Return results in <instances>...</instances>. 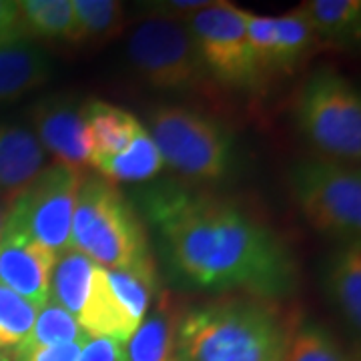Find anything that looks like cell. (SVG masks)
Returning <instances> with one entry per match:
<instances>
[{"label": "cell", "mask_w": 361, "mask_h": 361, "mask_svg": "<svg viewBox=\"0 0 361 361\" xmlns=\"http://www.w3.org/2000/svg\"><path fill=\"white\" fill-rule=\"evenodd\" d=\"M94 263L75 249H65L56 255L49 287V301L77 317L89 291Z\"/></svg>", "instance_id": "7402d4cb"}, {"label": "cell", "mask_w": 361, "mask_h": 361, "mask_svg": "<svg viewBox=\"0 0 361 361\" xmlns=\"http://www.w3.org/2000/svg\"><path fill=\"white\" fill-rule=\"evenodd\" d=\"M185 303L169 291H159L151 310L127 341L129 361H177V339Z\"/></svg>", "instance_id": "5bb4252c"}, {"label": "cell", "mask_w": 361, "mask_h": 361, "mask_svg": "<svg viewBox=\"0 0 361 361\" xmlns=\"http://www.w3.org/2000/svg\"><path fill=\"white\" fill-rule=\"evenodd\" d=\"M317 44L343 47L360 39V0H310L301 4Z\"/></svg>", "instance_id": "d6986e66"}, {"label": "cell", "mask_w": 361, "mask_h": 361, "mask_svg": "<svg viewBox=\"0 0 361 361\" xmlns=\"http://www.w3.org/2000/svg\"><path fill=\"white\" fill-rule=\"evenodd\" d=\"M82 171L52 161L32 185L8 207L6 229L25 235L52 253H63L71 241V223Z\"/></svg>", "instance_id": "9c48e42d"}, {"label": "cell", "mask_w": 361, "mask_h": 361, "mask_svg": "<svg viewBox=\"0 0 361 361\" xmlns=\"http://www.w3.org/2000/svg\"><path fill=\"white\" fill-rule=\"evenodd\" d=\"M163 165L195 183L221 180L235 161V139L221 121L183 104H159L147 127Z\"/></svg>", "instance_id": "277c9868"}, {"label": "cell", "mask_w": 361, "mask_h": 361, "mask_svg": "<svg viewBox=\"0 0 361 361\" xmlns=\"http://www.w3.org/2000/svg\"><path fill=\"white\" fill-rule=\"evenodd\" d=\"M82 343H66L52 348H30L16 351L13 361H77Z\"/></svg>", "instance_id": "f546056e"}, {"label": "cell", "mask_w": 361, "mask_h": 361, "mask_svg": "<svg viewBox=\"0 0 361 361\" xmlns=\"http://www.w3.org/2000/svg\"><path fill=\"white\" fill-rule=\"evenodd\" d=\"M163 159L151 139L149 130L142 129L129 147L115 157L92 163L90 169L97 171L99 177L111 183H147L155 179L163 171Z\"/></svg>", "instance_id": "ffe728a7"}, {"label": "cell", "mask_w": 361, "mask_h": 361, "mask_svg": "<svg viewBox=\"0 0 361 361\" xmlns=\"http://www.w3.org/2000/svg\"><path fill=\"white\" fill-rule=\"evenodd\" d=\"M77 361H129L125 343L109 337H89Z\"/></svg>", "instance_id": "f1b7e54d"}, {"label": "cell", "mask_w": 361, "mask_h": 361, "mask_svg": "<svg viewBox=\"0 0 361 361\" xmlns=\"http://www.w3.org/2000/svg\"><path fill=\"white\" fill-rule=\"evenodd\" d=\"M0 361H13V360H11L8 355H2V353H0Z\"/></svg>", "instance_id": "1f68e13d"}, {"label": "cell", "mask_w": 361, "mask_h": 361, "mask_svg": "<svg viewBox=\"0 0 361 361\" xmlns=\"http://www.w3.org/2000/svg\"><path fill=\"white\" fill-rule=\"evenodd\" d=\"M77 20L75 44H103L125 30V4L118 0H73Z\"/></svg>", "instance_id": "cb8c5ba5"}, {"label": "cell", "mask_w": 361, "mask_h": 361, "mask_svg": "<svg viewBox=\"0 0 361 361\" xmlns=\"http://www.w3.org/2000/svg\"><path fill=\"white\" fill-rule=\"evenodd\" d=\"M26 32L18 0H0V49L25 42Z\"/></svg>", "instance_id": "83f0119b"}, {"label": "cell", "mask_w": 361, "mask_h": 361, "mask_svg": "<svg viewBox=\"0 0 361 361\" xmlns=\"http://www.w3.org/2000/svg\"><path fill=\"white\" fill-rule=\"evenodd\" d=\"M247 42L263 85L271 77L293 75L317 44L301 6L281 16L249 14Z\"/></svg>", "instance_id": "30bf717a"}, {"label": "cell", "mask_w": 361, "mask_h": 361, "mask_svg": "<svg viewBox=\"0 0 361 361\" xmlns=\"http://www.w3.org/2000/svg\"><path fill=\"white\" fill-rule=\"evenodd\" d=\"M87 339H89V336L82 331V327L78 325L75 315H71L66 310L59 307L56 303L47 301L39 310L35 327H32L26 343L20 349L52 348V345H66V343H85Z\"/></svg>", "instance_id": "4316f807"}, {"label": "cell", "mask_w": 361, "mask_h": 361, "mask_svg": "<svg viewBox=\"0 0 361 361\" xmlns=\"http://www.w3.org/2000/svg\"><path fill=\"white\" fill-rule=\"evenodd\" d=\"M68 249L103 269H129L153 257L141 215L115 183L99 175H82Z\"/></svg>", "instance_id": "3957f363"}, {"label": "cell", "mask_w": 361, "mask_h": 361, "mask_svg": "<svg viewBox=\"0 0 361 361\" xmlns=\"http://www.w3.org/2000/svg\"><path fill=\"white\" fill-rule=\"evenodd\" d=\"M39 307L0 283V353L13 355L30 336Z\"/></svg>", "instance_id": "484cf974"}, {"label": "cell", "mask_w": 361, "mask_h": 361, "mask_svg": "<svg viewBox=\"0 0 361 361\" xmlns=\"http://www.w3.org/2000/svg\"><path fill=\"white\" fill-rule=\"evenodd\" d=\"M30 123L42 149L54 161L78 171L89 167L90 141L82 103L66 94L47 97L32 106Z\"/></svg>", "instance_id": "8fae6325"}, {"label": "cell", "mask_w": 361, "mask_h": 361, "mask_svg": "<svg viewBox=\"0 0 361 361\" xmlns=\"http://www.w3.org/2000/svg\"><path fill=\"white\" fill-rule=\"evenodd\" d=\"M106 279L127 313L141 325L142 317L159 295V271L155 259H145L142 263L129 269H106Z\"/></svg>", "instance_id": "603a6c76"}, {"label": "cell", "mask_w": 361, "mask_h": 361, "mask_svg": "<svg viewBox=\"0 0 361 361\" xmlns=\"http://www.w3.org/2000/svg\"><path fill=\"white\" fill-rule=\"evenodd\" d=\"M6 217H8V205H4V203L0 201V237H2V233H4Z\"/></svg>", "instance_id": "4dcf8cb0"}, {"label": "cell", "mask_w": 361, "mask_h": 361, "mask_svg": "<svg viewBox=\"0 0 361 361\" xmlns=\"http://www.w3.org/2000/svg\"><path fill=\"white\" fill-rule=\"evenodd\" d=\"M82 113L90 141L89 167L97 161L123 153L145 129V125L133 113L99 99L85 101Z\"/></svg>", "instance_id": "2e32d148"}, {"label": "cell", "mask_w": 361, "mask_h": 361, "mask_svg": "<svg viewBox=\"0 0 361 361\" xmlns=\"http://www.w3.org/2000/svg\"><path fill=\"white\" fill-rule=\"evenodd\" d=\"M77 322L89 337H109L121 343H127L139 327V323L130 317L113 293L106 269L99 265L92 271L89 291L78 311Z\"/></svg>", "instance_id": "9a60e30c"}, {"label": "cell", "mask_w": 361, "mask_h": 361, "mask_svg": "<svg viewBox=\"0 0 361 361\" xmlns=\"http://www.w3.org/2000/svg\"><path fill=\"white\" fill-rule=\"evenodd\" d=\"M51 77V59L39 44L25 40L0 49V104L23 99Z\"/></svg>", "instance_id": "ac0fdd59"}, {"label": "cell", "mask_w": 361, "mask_h": 361, "mask_svg": "<svg viewBox=\"0 0 361 361\" xmlns=\"http://www.w3.org/2000/svg\"><path fill=\"white\" fill-rule=\"evenodd\" d=\"M47 167V151L32 129L2 123L0 125V201L13 205Z\"/></svg>", "instance_id": "4fadbf2b"}, {"label": "cell", "mask_w": 361, "mask_h": 361, "mask_svg": "<svg viewBox=\"0 0 361 361\" xmlns=\"http://www.w3.org/2000/svg\"><path fill=\"white\" fill-rule=\"evenodd\" d=\"M142 209L159 235L169 269L183 283L215 295L275 301L297 289L291 247L241 201L163 185L145 193Z\"/></svg>", "instance_id": "6da1fadb"}, {"label": "cell", "mask_w": 361, "mask_h": 361, "mask_svg": "<svg viewBox=\"0 0 361 361\" xmlns=\"http://www.w3.org/2000/svg\"><path fill=\"white\" fill-rule=\"evenodd\" d=\"M285 361H360L353 349L317 323H299L293 331Z\"/></svg>", "instance_id": "d4e9b609"}, {"label": "cell", "mask_w": 361, "mask_h": 361, "mask_svg": "<svg viewBox=\"0 0 361 361\" xmlns=\"http://www.w3.org/2000/svg\"><path fill=\"white\" fill-rule=\"evenodd\" d=\"M291 193L303 219L319 235L339 243L360 241L361 173L325 157L297 163L291 169Z\"/></svg>", "instance_id": "52a82bcc"}, {"label": "cell", "mask_w": 361, "mask_h": 361, "mask_svg": "<svg viewBox=\"0 0 361 361\" xmlns=\"http://www.w3.org/2000/svg\"><path fill=\"white\" fill-rule=\"evenodd\" d=\"M28 40L77 42L73 0H18Z\"/></svg>", "instance_id": "44dd1931"}, {"label": "cell", "mask_w": 361, "mask_h": 361, "mask_svg": "<svg viewBox=\"0 0 361 361\" xmlns=\"http://www.w3.org/2000/svg\"><path fill=\"white\" fill-rule=\"evenodd\" d=\"M249 11L231 2L215 0L211 6L180 18L189 28L195 47L201 54L215 85L225 89L257 92L263 89L247 42Z\"/></svg>", "instance_id": "ba28073f"}, {"label": "cell", "mask_w": 361, "mask_h": 361, "mask_svg": "<svg viewBox=\"0 0 361 361\" xmlns=\"http://www.w3.org/2000/svg\"><path fill=\"white\" fill-rule=\"evenodd\" d=\"M293 115L317 155L349 165L360 163V90L334 66H322L301 82L293 99Z\"/></svg>", "instance_id": "5b68a950"}, {"label": "cell", "mask_w": 361, "mask_h": 361, "mask_svg": "<svg viewBox=\"0 0 361 361\" xmlns=\"http://www.w3.org/2000/svg\"><path fill=\"white\" fill-rule=\"evenodd\" d=\"M127 54L137 75L157 90L180 94H213L211 78L189 28L179 18L145 16L133 28Z\"/></svg>", "instance_id": "8992f818"}, {"label": "cell", "mask_w": 361, "mask_h": 361, "mask_svg": "<svg viewBox=\"0 0 361 361\" xmlns=\"http://www.w3.org/2000/svg\"><path fill=\"white\" fill-rule=\"evenodd\" d=\"M325 293L351 331L361 327V245L360 241L341 243L325 263Z\"/></svg>", "instance_id": "e0dca14e"}, {"label": "cell", "mask_w": 361, "mask_h": 361, "mask_svg": "<svg viewBox=\"0 0 361 361\" xmlns=\"http://www.w3.org/2000/svg\"><path fill=\"white\" fill-rule=\"evenodd\" d=\"M54 261L56 253L51 249L4 227L0 237V283L39 310L49 301Z\"/></svg>", "instance_id": "7c38bea8"}, {"label": "cell", "mask_w": 361, "mask_h": 361, "mask_svg": "<svg viewBox=\"0 0 361 361\" xmlns=\"http://www.w3.org/2000/svg\"><path fill=\"white\" fill-rule=\"evenodd\" d=\"M299 315L283 301L227 293L185 307L177 361H285Z\"/></svg>", "instance_id": "7a4b0ae2"}]
</instances>
